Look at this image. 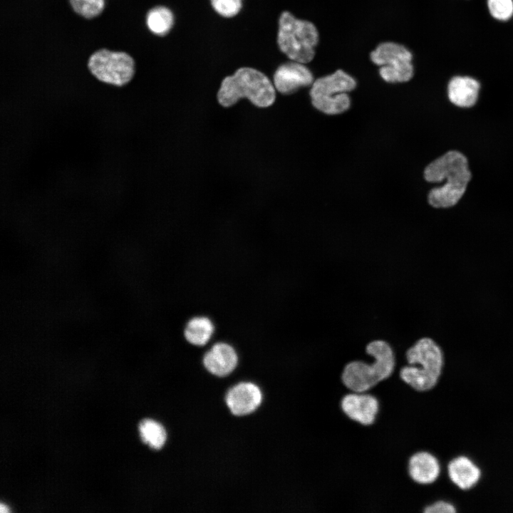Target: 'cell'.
Returning <instances> with one entry per match:
<instances>
[{
  "label": "cell",
  "instance_id": "cell-1",
  "mask_svg": "<svg viewBox=\"0 0 513 513\" xmlns=\"http://www.w3.org/2000/svg\"><path fill=\"white\" fill-rule=\"evenodd\" d=\"M424 177L429 182L446 180L442 186L430 191L428 202L435 208H449L462 198L472 174L467 157L459 151L450 150L425 167Z\"/></svg>",
  "mask_w": 513,
  "mask_h": 513
},
{
  "label": "cell",
  "instance_id": "cell-2",
  "mask_svg": "<svg viewBox=\"0 0 513 513\" xmlns=\"http://www.w3.org/2000/svg\"><path fill=\"white\" fill-rule=\"evenodd\" d=\"M366 353L370 361L353 360L343 368L341 378L351 392H367L386 380L395 370L396 359L393 346L382 339L366 345Z\"/></svg>",
  "mask_w": 513,
  "mask_h": 513
},
{
  "label": "cell",
  "instance_id": "cell-3",
  "mask_svg": "<svg viewBox=\"0 0 513 513\" xmlns=\"http://www.w3.org/2000/svg\"><path fill=\"white\" fill-rule=\"evenodd\" d=\"M405 357L407 364L398 371L404 382L418 391L430 390L437 385L445 366V356L432 338H419L405 351Z\"/></svg>",
  "mask_w": 513,
  "mask_h": 513
},
{
  "label": "cell",
  "instance_id": "cell-4",
  "mask_svg": "<svg viewBox=\"0 0 513 513\" xmlns=\"http://www.w3.org/2000/svg\"><path fill=\"white\" fill-rule=\"evenodd\" d=\"M217 97L219 103L224 108L234 105L242 98L248 99L258 108H268L275 101L276 89L262 72L250 67H242L222 80Z\"/></svg>",
  "mask_w": 513,
  "mask_h": 513
},
{
  "label": "cell",
  "instance_id": "cell-5",
  "mask_svg": "<svg viewBox=\"0 0 513 513\" xmlns=\"http://www.w3.org/2000/svg\"><path fill=\"white\" fill-rule=\"evenodd\" d=\"M318 42V33L310 21L296 19L289 11L281 13L279 21L277 43L291 61L306 63L312 61Z\"/></svg>",
  "mask_w": 513,
  "mask_h": 513
},
{
  "label": "cell",
  "instance_id": "cell-6",
  "mask_svg": "<svg viewBox=\"0 0 513 513\" xmlns=\"http://www.w3.org/2000/svg\"><path fill=\"white\" fill-rule=\"evenodd\" d=\"M356 86L355 79L342 70L314 81L310 90L312 105L328 115L340 114L351 105L348 93Z\"/></svg>",
  "mask_w": 513,
  "mask_h": 513
},
{
  "label": "cell",
  "instance_id": "cell-7",
  "mask_svg": "<svg viewBox=\"0 0 513 513\" xmlns=\"http://www.w3.org/2000/svg\"><path fill=\"white\" fill-rule=\"evenodd\" d=\"M87 65L97 80L118 87L128 84L135 72V61L130 54L106 48L93 53Z\"/></svg>",
  "mask_w": 513,
  "mask_h": 513
},
{
  "label": "cell",
  "instance_id": "cell-8",
  "mask_svg": "<svg viewBox=\"0 0 513 513\" xmlns=\"http://www.w3.org/2000/svg\"><path fill=\"white\" fill-rule=\"evenodd\" d=\"M382 78L391 83L410 81L414 74L413 55L404 46L394 42L380 43L370 53Z\"/></svg>",
  "mask_w": 513,
  "mask_h": 513
},
{
  "label": "cell",
  "instance_id": "cell-9",
  "mask_svg": "<svg viewBox=\"0 0 513 513\" xmlns=\"http://www.w3.org/2000/svg\"><path fill=\"white\" fill-rule=\"evenodd\" d=\"M341 408L352 421L363 425H370L379 413L378 399L369 392H348L341 399Z\"/></svg>",
  "mask_w": 513,
  "mask_h": 513
},
{
  "label": "cell",
  "instance_id": "cell-10",
  "mask_svg": "<svg viewBox=\"0 0 513 513\" xmlns=\"http://www.w3.org/2000/svg\"><path fill=\"white\" fill-rule=\"evenodd\" d=\"M273 79L275 89L283 95L292 94L314 82L312 73L304 63L291 60L277 68Z\"/></svg>",
  "mask_w": 513,
  "mask_h": 513
},
{
  "label": "cell",
  "instance_id": "cell-11",
  "mask_svg": "<svg viewBox=\"0 0 513 513\" xmlns=\"http://www.w3.org/2000/svg\"><path fill=\"white\" fill-rule=\"evenodd\" d=\"M446 472L450 482L465 491L475 487L482 475L480 467L465 455L451 459L447 465Z\"/></svg>",
  "mask_w": 513,
  "mask_h": 513
},
{
  "label": "cell",
  "instance_id": "cell-12",
  "mask_svg": "<svg viewBox=\"0 0 513 513\" xmlns=\"http://www.w3.org/2000/svg\"><path fill=\"white\" fill-rule=\"evenodd\" d=\"M441 471L442 467L439 459L429 451H418L408 460V475L412 480L418 484L434 483L440 477Z\"/></svg>",
  "mask_w": 513,
  "mask_h": 513
},
{
  "label": "cell",
  "instance_id": "cell-13",
  "mask_svg": "<svg viewBox=\"0 0 513 513\" xmlns=\"http://www.w3.org/2000/svg\"><path fill=\"white\" fill-rule=\"evenodd\" d=\"M260 389L252 383H241L232 388L226 396V403L232 414L238 416L248 415L261 404Z\"/></svg>",
  "mask_w": 513,
  "mask_h": 513
},
{
  "label": "cell",
  "instance_id": "cell-14",
  "mask_svg": "<svg viewBox=\"0 0 513 513\" xmlns=\"http://www.w3.org/2000/svg\"><path fill=\"white\" fill-rule=\"evenodd\" d=\"M238 363L234 348L227 343L218 342L204 354L203 364L214 375L222 377L231 373Z\"/></svg>",
  "mask_w": 513,
  "mask_h": 513
},
{
  "label": "cell",
  "instance_id": "cell-15",
  "mask_svg": "<svg viewBox=\"0 0 513 513\" xmlns=\"http://www.w3.org/2000/svg\"><path fill=\"white\" fill-rule=\"evenodd\" d=\"M480 83L468 76H455L447 84L450 101L460 108H470L477 101Z\"/></svg>",
  "mask_w": 513,
  "mask_h": 513
},
{
  "label": "cell",
  "instance_id": "cell-16",
  "mask_svg": "<svg viewBox=\"0 0 513 513\" xmlns=\"http://www.w3.org/2000/svg\"><path fill=\"white\" fill-rule=\"evenodd\" d=\"M214 332L212 321L207 316H195L190 318L184 328L186 341L197 346L206 345Z\"/></svg>",
  "mask_w": 513,
  "mask_h": 513
},
{
  "label": "cell",
  "instance_id": "cell-17",
  "mask_svg": "<svg viewBox=\"0 0 513 513\" xmlns=\"http://www.w3.org/2000/svg\"><path fill=\"white\" fill-rule=\"evenodd\" d=\"M148 29L157 36L166 35L174 24V16L170 9L157 6L148 11L145 19Z\"/></svg>",
  "mask_w": 513,
  "mask_h": 513
},
{
  "label": "cell",
  "instance_id": "cell-18",
  "mask_svg": "<svg viewBox=\"0 0 513 513\" xmlns=\"http://www.w3.org/2000/svg\"><path fill=\"white\" fill-rule=\"evenodd\" d=\"M139 430L142 440L153 449H160L166 441L165 428L153 420H142L139 424Z\"/></svg>",
  "mask_w": 513,
  "mask_h": 513
},
{
  "label": "cell",
  "instance_id": "cell-19",
  "mask_svg": "<svg viewBox=\"0 0 513 513\" xmlns=\"http://www.w3.org/2000/svg\"><path fill=\"white\" fill-rule=\"evenodd\" d=\"M72 9L85 19H93L103 11L105 0H69Z\"/></svg>",
  "mask_w": 513,
  "mask_h": 513
},
{
  "label": "cell",
  "instance_id": "cell-20",
  "mask_svg": "<svg viewBox=\"0 0 513 513\" xmlns=\"http://www.w3.org/2000/svg\"><path fill=\"white\" fill-rule=\"evenodd\" d=\"M491 16L499 21H507L513 16V0H487Z\"/></svg>",
  "mask_w": 513,
  "mask_h": 513
},
{
  "label": "cell",
  "instance_id": "cell-21",
  "mask_svg": "<svg viewBox=\"0 0 513 513\" xmlns=\"http://www.w3.org/2000/svg\"><path fill=\"white\" fill-rule=\"evenodd\" d=\"M210 2L214 10L226 18L234 17L242 7V0H210Z\"/></svg>",
  "mask_w": 513,
  "mask_h": 513
},
{
  "label": "cell",
  "instance_id": "cell-22",
  "mask_svg": "<svg viewBox=\"0 0 513 513\" xmlns=\"http://www.w3.org/2000/svg\"><path fill=\"white\" fill-rule=\"evenodd\" d=\"M457 512V508L453 503L441 499L427 505L423 513H455Z\"/></svg>",
  "mask_w": 513,
  "mask_h": 513
},
{
  "label": "cell",
  "instance_id": "cell-23",
  "mask_svg": "<svg viewBox=\"0 0 513 513\" xmlns=\"http://www.w3.org/2000/svg\"><path fill=\"white\" fill-rule=\"evenodd\" d=\"M0 512H1V513L7 512H8V509H7V507H6L5 505H4L3 504H0Z\"/></svg>",
  "mask_w": 513,
  "mask_h": 513
}]
</instances>
